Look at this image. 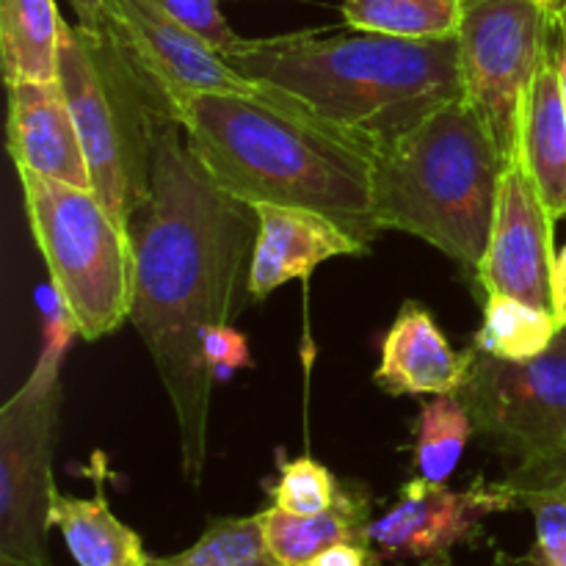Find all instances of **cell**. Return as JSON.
I'll use <instances>...</instances> for the list:
<instances>
[{
    "label": "cell",
    "mask_w": 566,
    "mask_h": 566,
    "mask_svg": "<svg viewBox=\"0 0 566 566\" xmlns=\"http://www.w3.org/2000/svg\"><path fill=\"white\" fill-rule=\"evenodd\" d=\"M75 332L53 304L48 340L25 385L0 407V556L50 566L55 501L53 442L61 407V363Z\"/></svg>",
    "instance_id": "7"
},
{
    "label": "cell",
    "mask_w": 566,
    "mask_h": 566,
    "mask_svg": "<svg viewBox=\"0 0 566 566\" xmlns=\"http://www.w3.org/2000/svg\"><path fill=\"white\" fill-rule=\"evenodd\" d=\"M224 59L263 94L302 111L370 155L464 97L459 39L298 31L241 39Z\"/></svg>",
    "instance_id": "2"
},
{
    "label": "cell",
    "mask_w": 566,
    "mask_h": 566,
    "mask_svg": "<svg viewBox=\"0 0 566 566\" xmlns=\"http://www.w3.org/2000/svg\"><path fill=\"white\" fill-rule=\"evenodd\" d=\"M520 503L534 517V542L523 556L497 553L492 566H566V495L525 492Z\"/></svg>",
    "instance_id": "25"
},
{
    "label": "cell",
    "mask_w": 566,
    "mask_h": 566,
    "mask_svg": "<svg viewBox=\"0 0 566 566\" xmlns=\"http://www.w3.org/2000/svg\"><path fill=\"white\" fill-rule=\"evenodd\" d=\"M59 83L81 133L92 191L127 230L149 197L155 142L164 122L175 119V103L130 59L108 22H61Z\"/></svg>",
    "instance_id": "5"
},
{
    "label": "cell",
    "mask_w": 566,
    "mask_h": 566,
    "mask_svg": "<svg viewBox=\"0 0 566 566\" xmlns=\"http://www.w3.org/2000/svg\"><path fill=\"white\" fill-rule=\"evenodd\" d=\"M260 514L265 545L280 566H307L318 553L335 545L368 547V525L374 520L370 501L357 484H340V495L326 512L298 517L269 506Z\"/></svg>",
    "instance_id": "17"
},
{
    "label": "cell",
    "mask_w": 566,
    "mask_h": 566,
    "mask_svg": "<svg viewBox=\"0 0 566 566\" xmlns=\"http://www.w3.org/2000/svg\"><path fill=\"white\" fill-rule=\"evenodd\" d=\"M459 398L475 434L520 462L551 457L566 446V326L531 359H497L470 346Z\"/></svg>",
    "instance_id": "9"
},
{
    "label": "cell",
    "mask_w": 566,
    "mask_h": 566,
    "mask_svg": "<svg viewBox=\"0 0 566 566\" xmlns=\"http://www.w3.org/2000/svg\"><path fill=\"white\" fill-rule=\"evenodd\" d=\"M376 556L370 547L363 545H335L329 551L318 553L307 566H376Z\"/></svg>",
    "instance_id": "29"
},
{
    "label": "cell",
    "mask_w": 566,
    "mask_h": 566,
    "mask_svg": "<svg viewBox=\"0 0 566 566\" xmlns=\"http://www.w3.org/2000/svg\"><path fill=\"white\" fill-rule=\"evenodd\" d=\"M254 210L260 230L249 269L252 302H265L293 280H310L326 260L368 252V243L318 210L285 205H258Z\"/></svg>",
    "instance_id": "13"
},
{
    "label": "cell",
    "mask_w": 566,
    "mask_h": 566,
    "mask_svg": "<svg viewBox=\"0 0 566 566\" xmlns=\"http://www.w3.org/2000/svg\"><path fill=\"white\" fill-rule=\"evenodd\" d=\"M553 3H556V6H562V3H564V0H553Z\"/></svg>",
    "instance_id": "35"
},
{
    "label": "cell",
    "mask_w": 566,
    "mask_h": 566,
    "mask_svg": "<svg viewBox=\"0 0 566 566\" xmlns=\"http://www.w3.org/2000/svg\"><path fill=\"white\" fill-rule=\"evenodd\" d=\"M503 158L464 97L374 155L376 230L420 238L475 274L490 247Z\"/></svg>",
    "instance_id": "4"
},
{
    "label": "cell",
    "mask_w": 566,
    "mask_h": 566,
    "mask_svg": "<svg viewBox=\"0 0 566 566\" xmlns=\"http://www.w3.org/2000/svg\"><path fill=\"white\" fill-rule=\"evenodd\" d=\"M346 28L401 39H453L464 0H343Z\"/></svg>",
    "instance_id": "21"
},
{
    "label": "cell",
    "mask_w": 566,
    "mask_h": 566,
    "mask_svg": "<svg viewBox=\"0 0 566 566\" xmlns=\"http://www.w3.org/2000/svg\"><path fill=\"white\" fill-rule=\"evenodd\" d=\"M205 357H208V365L216 379L252 365L247 337L238 329H232V326H219V329L210 332L208 340H205Z\"/></svg>",
    "instance_id": "28"
},
{
    "label": "cell",
    "mask_w": 566,
    "mask_h": 566,
    "mask_svg": "<svg viewBox=\"0 0 566 566\" xmlns=\"http://www.w3.org/2000/svg\"><path fill=\"white\" fill-rule=\"evenodd\" d=\"M175 119L210 180L252 205L307 208L374 241V155L258 92H188Z\"/></svg>",
    "instance_id": "3"
},
{
    "label": "cell",
    "mask_w": 566,
    "mask_h": 566,
    "mask_svg": "<svg viewBox=\"0 0 566 566\" xmlns=\"http://www.w3.org/2000/svg\"><path fill=\"white\" fill-rule=\"evenodd\" d=\"M503 481L512 486L517 497L525 495V492H562V495H566V446L562 451L551 453V457L514 464Z\"/></svg>",
    "instance_id": "27"
},
{
    "label": "cell",
    "mask_w": 566,
    "mask_h": 566,
    "mask_svg": "<svg viewBox=\"0 0 566 566\" xmlns=\"http://www.w3.org/2000/svg\"><path fill=\"white\" fill-rule=\"evenodd\" d=\"M556 59H558V72H562V92H564V105H566V0L558 6L556 14Z\"/></svg>",
    "instance_id": "32"
},
{
    "label": "cell",
    "mask_w": 566,
    "mask_h": 566,
    "mask_svg": "<svg viewBox=\"0 0 566 566\" xmlns=\"http://www.w3.org/2000/svg\"><path fill=\"white\" fill-rule=\"evenodd\" d=\"M481 313L484 318L473 337V348L497 359H514V363L545 352L564 326L551 310L534 307L523 298L501 296V293H486Z\"/></svg>",
    "instance_id": "20"
},
{
    "label": "cell",
    "mask_w": 566,
    "mask_h": 566,
    "mask_svg": "<svg viewBox=\"0 0 566 566\" xmlns=\"http://www.w3.org/2000/svg\"><path fill=\"white\" fill-rule=\"evenodd\" d=\"M468 365L470 354L451 346L434 315L423 304L407 302L381 340L374 381L390 396H451L462 387Z\"/></svg>",
    "instance_id": "15"
},
{
    "label": "cell",
    "mask_w": 566,
    "mask_h": 566,
    "mask_svg": "<svg viewBox=\"0 0 566 566\" xmlns=\"http://www.w3.org/2000/svg\"><path fill=\"white\" fill-rule=\"evenodd\" d=\"M108 28L175 103L188 92H258L230 61L188 31L164 0H105Z\"/></svg>",
    "instance_id": "12"
},
{
    "label": "cell",
    "mask_w": 566,
    "mask_h": 566,
    "mask_svg": "<svg viewBox=\"0 0 566 566\" xmlns=\"http://www.w3.org/2000/svg\"><path fill=\"white\" fill-rule=\"evenodd\" d=\"M271 506L287 514L310 517L321 514L340 495V481L332 475L329 468L310 457H298L293 462L280 464V479L269 486Z\"/></svg>",
    "instance_id": "24"
},
{
    "label": "cell",
    "mask_w": 566,
    "mask_h": 566,
    "mask_svg": "<svg viewBox=\"0 0 566 566\" xmlns=\"http://www.w3.org/2000/svg\"><path fill=\"white\" fill-rule=\"evenodd\" d=\"M539 3H547V6H553V9H558V6L553 3V0H539Z\"/></svg>",
    "instance_id": "34"
},
{
    "label": "cell",
    "mask_w": 566,
    "mask_h": 566,
    "mask_svg": "<svg viewBox=\"0 0 566 566\" xmlns=\"http://www.w3.org/2000/svg\"><path fill=\"white\" fill-rule=\"evenodd\" d=\"M50 523L61 531L77 566H147L153 558L142 536L111 512L103 490L94 497L55 492Z\"/></svg>",
    "instance_id": "18"
},
{
    "label": "cell",
    "mask_w": 566,
    "mask_h": 566,
    "mask_svg": "<svg viewBox=\"0 0 566 566\" xmlns=\"http://www.w3.org/2000/svg\"><path fill=\"white\" fill-rule=\"evenodd\" d=\"M147 566H280L265 545L260 514L216 517L205 534L175 556L149 558Z\"/></svg>",
    "instance_id": "23"
},
{
    "label": "cell",
    "mask_w": 566,
    "mask_h": 566,
    "mask_svg": "<svg viewBox=\"0 0 566 566\" xmlns=\"http://www.w3.org/2000/svg\"><path fill=\"white\" fill-rule=\"evenodd\" d=\"M70 6L77 17V25L105 28V22H108V14H105V0H70Z\"/></svg>",
    "instance_id": "31"
},
{
    "label": "cell",
    "mask_w": 566,
    "mask_h": 566,
    "mask_svg": "<svg viewBox=\"0 0 566 566\" xmlns=\"http://www.w3.org/2000/svg\"><path fill=\"white\" fill-rule=\"evenodd\" d=\"M0 566H33V564L17 562V558H9V556H0Z\"/></svg>",
    "instance_id": "33"
},
{
    "label": "cell",
    "mask_w": 566,
    "mask_h": 566,
    "mask_svg": "<svg viewBox=\"0 0 566 566\" xmlns=\"http://www.w3.org/2000/svg\"><path fill=\"white\" fill-rule=\"evenodd\" d=\"M20 175L28 224L50 274L55 304L75 335L99 340L130 321V232L108 213L92 188Z\"/></svg>",
    "instance_id": "6"
},
{
    "label": "cell",
    "mask_w": 566,
    "mask_h": 566,
    "mask_svg": "<svg viewBox=\"0 0 566 566\" xmlns=\"http://www.w3.org/2000/svg\"><path fill=\"white\" fill-rule=\"evenodd\" d=\"M553 313L566 326V247L556 254L553 265Z\"/></svg>",
    "instance_id": "30"
},
{
    "label": "cell",
    "mask_w": 566,
    "mask_h": 566,
    "mask_svg": "<svg viewBox=\"0 0 566 566\" xmlns=\"http://www.w3.org/2000/svg\"><path fill=\"white\" fill-rule=\"evenodd\" d=\"M166 9L182 22L191 33H197L205 44L216 53H230L235 44H241V36L232 31L227 17L221 14L219 0H164Z\"/></svg>",
    "instance_id": "26"
},
{
    "label": "cell",
    "mask_w": 566,
    "mask_h": 566,
    "mask_svg": "<svg viewBox=\"0 0 566 566\" xmlns=\"http://www.w3.org/2000/svg\"><path fill=\"white\" fill-rule=\"evenodd\" d=\"M9 92V155L17 171L92 188L81 133L59 81L6 83Z\"/></svg>",
    "instance_id": "14"
},
{
    "label": "cell",
    "mask_w": 566,
    "mask_h": 566,
    "mask_svg": "<svg viewBox=\"0 0 566 566\" xmlns=\"http://www.w3.org/2000/svg\"><path fill=\"white\" fill-rule=\"evenodd\" d=\"M547 205L517 158L509 160L497 188L490 247L475 271L481 291L523 298L553 313L556 238Z\"/></svg>",
    "instance_id": "11"
},
{
    "label": "cell",
    "mask_w": 566,
    "mask_h": 566,
    "mask_svg": "<svg viewBox=\"0 0 566 566\" xmlns=\"http://www.w3.org/2000/svg\"><path fill=\"white\" fill-rule=\"evenodd\" d=\"M520 497L506 481L475 479L468 490H451L426 479L401 486L398 501L370 520L368 547L376 562L453 566V551L473 545L495 514L514 512Z\"/></svg>",
    "instance_id": "10"
},
{
    "label": "cell",
    "mask_w": 566,
    "mask_h": 566,
    "mask_svg": "<svg viewBox=\"0 0 566 566\" xmlns=\"http://www.w3.org/2000/svg\"><path fill=\"white\" fill-rule=\"evenodd\" d=\"M558 9L539 0H464L459 70L503 158H517L520 116L536 72L556 48Z\"/></svg>",
    "instance_id": "8"
},
{
    "label": "cell",
    "mask_w": 566,
    "mask_h": 566,
    "mask_svg": "<svg viewBox=\"0 0 566 566\" xmlns=\"http://www.w3.org/2000/svg\"><path fill=\"white\" fill-rule=\"evenodd\" d=\"M61 22L55 0H0L6 83L59 81Z\"/></svg>",
    "instance_id": "19"
},
{
    "label": "cell",
    "mask_w": 566,
    "mask_h": 566,
    "mask_svg": "<svg viewBox=\"0 0 566 566\" xmlns=\"http://www.w3.org/2000/svg\"><path fill=\"white\" fill-rule=\"evenodd\" d=\"M260 216L221 191L188 149L180 122H164L155 142L153 186L133 213L130 321L169 396L188 484L208 464L210 396L216 376L205 340L232 326L249 296Z\"/></svg>",
    "instance_id": "1"
},
{
    "label": "cell",
    "mask_w": 566,
    "mask_h": 566,
    "mask_svg": "<svg viewBox=\"0 0 566 566\" xmlns=\"http://www.w3.org/2000/svg\"><path fill=\"white\" fill-rule=\"evenodd\" d=\"M473 434V415L459 392L431 396L420 407L415 426V473L434 484H448Z\"/></svg>",
    "instance_id": "22"
},
{
    "label": "cell",
    "mask_w": 566,
    "mask_h": 566,
    "mask_svg": "<svg viewBox=\"0 0 566 566\" xmlns=\"http://www.w3.org/2000/svg\"><path fill=\"white\" fill-rule=\"evenodd\" d=\"M517 160L553 219L566 216V105L556 48L536 72L520 116Z\"/></svg>",
    "instance_id": "16"
}]
</instances>
